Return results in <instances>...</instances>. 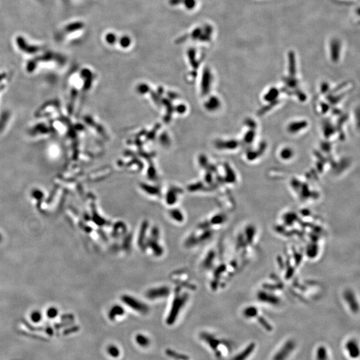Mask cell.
Listing matches in <instances>:
<instances>
[{
	"label": "cell",
	"instance_id": "6da1fadb",
	"mask_svg": "<svg viewBox=\"0 0 360 360\" xmlns=\"http://www.w3.org/2000/svg\"><path fill=\"white\" fill-rule=\"evenodd\" d=\"M346 349L351 358H357L359 355L358 345L356 341L351 340L346 344Z\"/></svg>",
	"mask_w": 360,
	"mask_h": 360
},
{
	"label": "cell",
	"instance_id": "7a4b0ae2",
	"mask_svg": "<svg viewBox=\"0 0 360 360\" xmlns=\"http://www.w3.org/2000/svg\"><path fill=\"white\" fill-rule=\"evenodd\" d=\"M254 349L255 344H250L249 346H247L246 348L244 350V351H242L241 353H240L239 355L236 356L234 360H246L247 358V357H249L250 355L251 354L252 351H254Z\"/></svg>",
	"mask_w": 360,
	"mask_h": 360
},
{
	"label": "cell",
	"instance_id": "3957f363",
	"mask_svg": "<svg viewBox=\"0 0 360 360\" xmlns=\"http://www.w3.org/2000/svg\"><path fill=\"white\" fill-rule=\"evenodd\" d=\"M317 360H327V350L324 346L319 347L316 352Z\"/></svg>",
	"mask_w": 360,
	"mask_h": 360
},
{
	"label": "cell",
	"instance_id": "277c9868",
	"mask_svg": "<svg viewBox=\"0 0 360 360\" xmlns=\"http://www.w3.org/2000/svg\"><path fill=\"white\" fill-rule=\"evenodd\" d=\"M292 347H293V346H292L291 344V345H287L286 346V347H284V348H282L281 352L279 351V353L276 356V360H283L285 357H286L287 355L289 354L290 349H291Z\"/></svg>",
	"mask_w": 360,
	"mask_h": 360
},
{
	"label": "cell",
	"instance_id": "5b68a950",
	"mask_svg": "<svg viewBox=\"0 0 360 360\" xmlns=\"http://www.w3.org/2000/svg\"><path fill=\"white\" fill-rule=\"evenodd\" d=\"M80 27V25L79 24H73L69 25L67 27V29L69 30V31H71V30L73 29H79Z\"/></svg>",
	"mask_w": 360,
	"mask_h": 360
}]
</instances>
